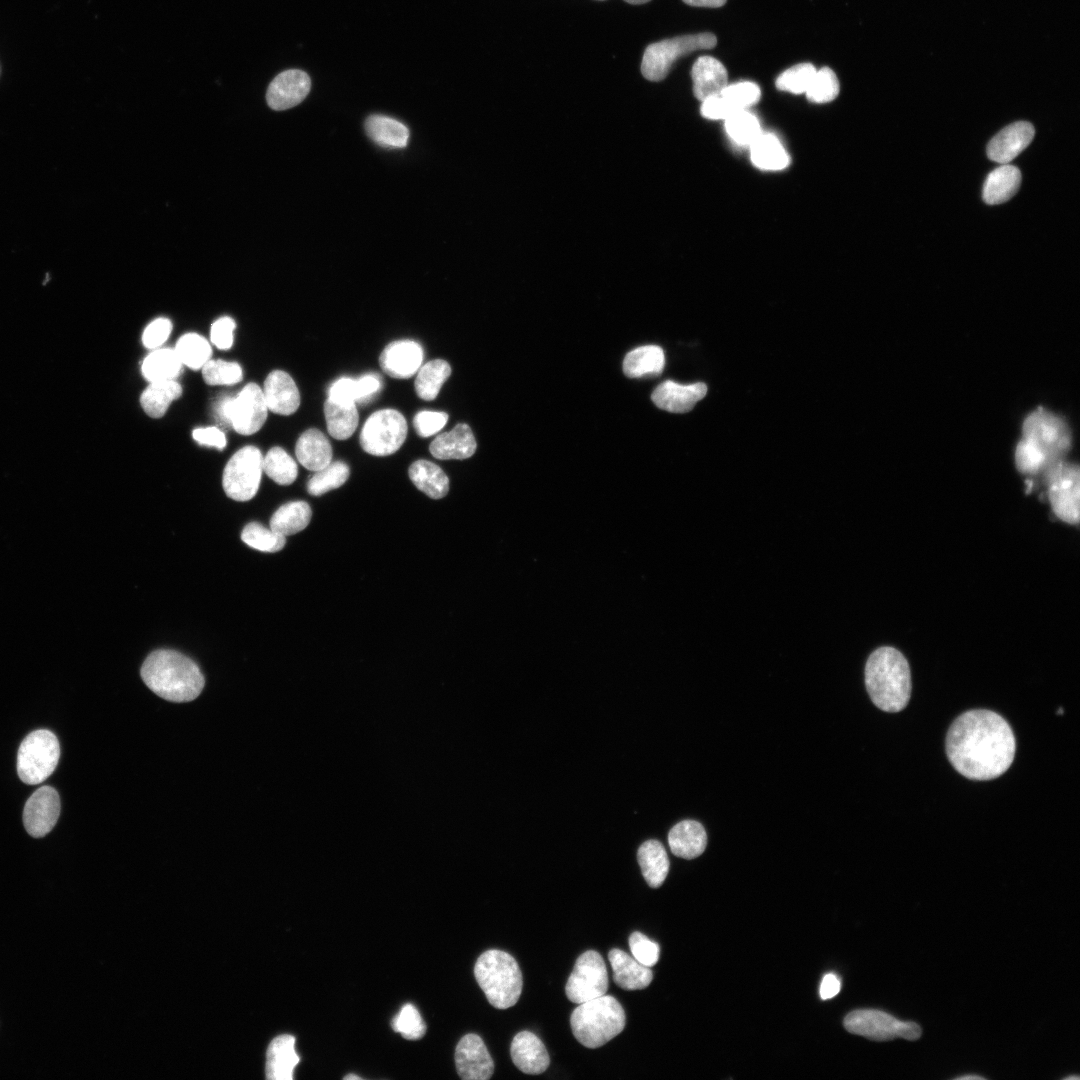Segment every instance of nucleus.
Masks as SVG:
<instances>
[{"label":"nucleus","instance_id":"obj_1","mask_svg":"<svg viewBox=\"0 0 1080 1080\" xmlns=\"http://www.w3.org/2000/svg\"><path fill=\"white\" fill-rule=\"evenodd\" d=\"M1016 742L1004 718L990 710H970L960 715L946 736V753L952 766L971 780H991L1008 770Z\"/></svg>","mask_w":1080,"mask_h":1080},{"label":"nucleus","instance_id":"obj_2","mask_svg":"<svg viewBox=\"0 0 1080 1080\" xmlns=\"http://www.w3.org/2000/svg\"><path fill=\"white\" fill-rule=\"evenodd\" d=\"M140 674L150 690L171 702L192 701L205 685L197 664L174 650L161 649L149 654Z\"/></svg>","mask_w":1080,"mask_h":1080},{"label":"nucleus","instance_id":"obj_3","mask_svg":"<svg viewBox=\"0 0 1080 1080\" xmlns=\"http://www.w3.org/2000/svg\"><path fill=\"white\" fill-rule=\"evenodd\" d=\"M865 685L879 709L886 712L904 709L911 694L910 668L904 655L888 646L872 652L865 666Z\"/></svg>","mask_w":1080,"mask_h":1080},{"label":"nucleus","instance_id":"obj_4","mask_svg":"<svg viewBox=\"0 0 1080 1080\" xmlns=\"http://www.w3.org/2000/svg\"><path fill=\"white\" fill-rule=\"evenodd\" d=\"M625 1022L622 1005L606 994L579 1004L570 1017L574 1037L587 1048L609 1042L623 1031Z\"/></svg>","mask_w":1080,"mask_h":1080},{"label":"nucleus","instance_id":"obj_5","mask_svg":"<svg viewBox=\"0 0 1080 1080\" xmlns=\"http://www.w3.org/2000/svg\"><path fill=\"white\" fill-rule=\"evenodd\" d=\"M474 975L488 1002L497 1009L514 1006L522 992V973L509 953L491 949L483 952L474 966Z\"/></svg>","mask_w":1080,"mask_h":1080},{"label":"nucleus","instance_id":"obj_6","mask_svg":"<svg viewBox=\"0 0 1080 1080\" xmlns=\"http://www.w3.org/2000/svg\"><path fill=\"white\" fill-rule=\"evenodd\" d=\"M60 757V745L54 733L40 729L28 734L17 754L19 778L28 785L45 781L55 770Z\"/></svg>","mask_w":1080,"mask_h":1080},{"label":"nucleus","instance_id":"obj_7","mask_svg":"<svg viewBox=\"0 0 1080 1080\" xmlns=\"http://www.w3.org/2000/svg\"><path fill=\"white\" fill-rule=\"evenodd\" d=\"M716 44L712 33L683 35L650 44L643 54L642 75L649 81H661L677 59L697 50L714 48Z\"/></svg>","mask_w":1080,"mask_h":1080},{"label":"nucleus","instance_id":"obj_8","mask_svg":"<svg viewBox=\"0 0 1080 1080\" xmlns=\"http://www.w3.org/2000/svg\"><path fill=\"white\" fill-rule=\"evenodd\" d=\"M218 418L230 424L241 435H251L261 429L267 418V405L262 389L255 383L243 387L236 397L224 396L216 406Z\"/></svg>","mask_w":1080,"mask_h":1080},{"label":"nucleus","instance_id":"obj_9","mask_svg":"<svg viewBox=\"0 0 1080 1080\" xmlns=\"http://www.w3.org/2000/svg\"><path fill=\"white\" fill-rule=\"evenodd\" d=\"M407 437L405 417L395 409H381L365 421L360 433V445L374 456L395 453Z\"/></svg>","mask_w":1080,"mask_h":1080},{"label":"nucleus","instance_id":"obj_10","mask_svg":"<svg viewBox=\"0 0 1080 1080\" xmlns=\"http://www.w3.org/2000/svg\"><path fill=\"white\" fill-rule=\"evenodd\" d=\"M1048 498L1054 514L1068 524L1079 522V468L1059 460L1045 471Z\"/></svg>","mask_w":1080,"mask_h":1080},{"label":"nucleus","instance_id":"obj_11","mask_svg":"<svg viewBox=\"0 0 1080 1080\" xmlns=\"http://www.w3.org/2000/svg\"><path fill=\"white\" fill-rule=\"evenodd\" d=\"M263 456L255 446L239 449L227 462L222 477L226 495L235 501L252 499L259 488Z\"/></svg>","mask_w":1080,"mask_h":1080},{"label":"nucleus","instance_id":"obj_12","mask_svg":"<svg viewBox=\"0 0 1080 1080\" xmlns=\"http://www.w3.org/2000/svg\"><path fill=\"white\" fill-rule=\"evenodd\" d=\"M1023 438L1035 445L1049 465L1062 460L1070 447V433L1064 421L1040 408L1030 413L1023 423Z\"/></svg>","mask_w":1080,"mask_h":1080},{"label":"nucleus","instance_id":"obj_13","mask_svg":"<svg viewBox=\"0 0 1080 1080\" xmlns=\"http://www.w3.org/2000/svg\"><path fill=\"white\" fill-rule=\"evenodd\" d=\"M845 1029L874 1041H887L896 1037L916 1040L921 1036V1028L915 1022H903L892 1015L875 1009H862L850 1012L844 1019Z\"/></svg>","mask_w":1080,"mask_h":1080},{"label":"nucleus","instance_id":"obj_14","mask_svg":"<svg viewBox=\"0 0 1080 1080\" xmlns=\"http://www.w3.org/2000/svg\"><path fill=\"white\" fill-rule=\"evenodd\" d=\"M609 987L606 964L594 950L582 953L565 986L567 998L576 1004L605 995Z\"/></svg>","mask_w":1080,"mask_h":1080},{"label":"nucleus","instance_id":"obj_15","mask_svg":"<svg viewBox=\"0 0 1080 1080\" xmlns=\"http://www.w3.org/2000/svg\"><path fill=\"white\" fill-rule=\"evenodd\" d=\"M58 792L50 786L37 789L27 800L23 810V823L28 834L35 838L47 835L55 826L60 814Z\"/></svg>","mask_w":1080,"mask_h":1080},{"label":"nucleus","instance_id":"obj_16","mask_svg":"<svg viewBox=\"0 0 1080 1080\" xmlns=\"http://www.w3.org/2000/svg\"><path fill=\"white\" fill-rule=\"evenodd\" d=\"M458 1075L464 1080H487L494 1072V1062L480 1036L464 1035L455 1049Z\"/></svg>","mask_w":1080,"mask_h":1080},{"label":"nucleus","instance_id":"obj_17","mask_svg":"<svg viewBox=\"0 0 1080 1080\" xmlns=\"http://www.w3.org/2000/svg\"><path fill=\"white\" fill-rule=\"evenodd\" d=\"M311 88L309 75L297 69L278 74L269 84L266 101L273 110L281 111L301 103Z\"/></svg>","mask_w":1080,"mask_h":1080},{"label":"nucleus","instance_id":"obj_18","mask_svg":"<svg viewBox=\"0 0 1080 1080\" xmlns=\"http://www.w3.org/2000/svg\"><path fill=\"white\" fill-rule=\"evenodd\" d=\"M421 345L412 340L389 343L379 357L382 370L397 379H407L417 373L423 362Z\"/></svg>","mask_w":1080,"mask_h":1080},{"label":"nucleus","instance_id":"obj_19","mask_svg":"<svg viewBox=\"0 0 1080 1080\" xmlns=\"http://www.w3.org/2000/svg\"><path fill=\"white\" fill-rule=\"evenodd\" d=\"M1034 127L1026 121L1012 123L998 132L987 145L990 160L1008 164L1033 140Z\"/></svg>","mask_w":1080,"mask_h":1080},{"label":"nucleus","instance_id":"obj_20","mask_svg":"<svg viewBox=\"0 0 1080 1080\" xmlns=\"http://www.w3.org/2000/svg\"><path fill=\"white\" fill-rule=\"evenodd\" d=\"M706 393L707 386L702 382L682 385L666 380L654 389L651 399L662 410L672 413H686L691 411L696 403L705 397Z\"/></svg>","mask_w":1080,"mask_h":1080},{"label":"nucleus","instance_id":"obj_21","mask_svg":"<svg viewBox=\"0 0 1080 1080\" xmlns=\"http://www.w3.org/2000/svg\"><path fill=\"white\" fill-rule=\"evenodd\" d=\"M510 1054L515 1066L525 1074H541L550 1064L543 1042L530 1031H521L514 1036Z\"/></svg>","mask_w":1080,"mask_h":1080},{"label":"nucleus","instance_id":"obj_22","mask_svg":"<svg viewBox=\"0 0 1080 1080\" xmlns=\"http://www.w3.org/2000/svg\"><path fill=\"white\" fill-rule=\"evenodd\" d=\"M263 396L268 410L275 414L291 415L300 405V393L292 377L274 370L265 379Z\"/></svg>","mask_w":1080,"mask_h":1080},{"label":"nucleus","instance_id":"obj_23","mask_svg":"<svg viewBox=\"0 0 1080 1080\" xmlns=\"http://www.w3.org/2000/svg\"><path fill=\"white\" fill-rule=\"evenodd\" d=\"M693 92L695 97L703 101L711 96L719 95L728 85V74L725 66L712 56H700L691 69Z\"/></svg>","mask_w":1080,"mask_h":1080},{"label":"nucleus","instance_id":"obj_24","mask_svg":"<svg viewBox=\"0 0 1080 1080\" xmlns=\"http://www.w3.org/2000/svg\"><path fill=\"white\" fill-rule=\"evenodd\" d=\"M477 443L471 428L464 423L457 424L452 430L439 434L429 446V451L437 459L463 460L471 457Z\"/></svg>","mask_w":1080,"mask_h":1080},{"label":"nucleus","instance_id":"obj_25","mask_svg":"<svg viewBox=\"0 0 1080 1080\" xmlns=\"http://www.w3.org/2000/svg\"><path fill=\"white\" fill-rule=\"evenodd\" d=\"M608 959L613 971V980L624 990H640L649 986L653 979L650 967L639 963L621 949L613 948L608 952Z\"/></svg>","mask_w":1080,"mask_h":1080},{"label":"nucleus","instance_id":"obj_26","mask_svg":"<svg viewBox=\"0 0 1080 1080\" xmlns=\"http://www.w3.org/2000/svg\"><path fill=\"white\" fill-rule=\"evenodd\" d=\"M299 1060L294 1036L282 1034L275 1037L267 1049L266 1077L270 1080H291Z\"/></svg>","mask_w":1080,"mask_h":1080},{"label":"nucleus","instance_id":"obj_27","mask_svg":"<svg viewBox=\"0 0 1080 1080\" xmlns=\"http://www.w3.org/2000/svg\"><path fill=\"white\" fill-rule=\"evenodd\" d=\"M668 844L675 856L690 860L705 851L707 835L699 822L683 820L669 831Z\"/></svg>","mask_w":1080,"mask_h":1080},{"label":"nucleus","instance_id":"obj_28","mask_svg":"<svg viewBox=\"0 0 1080 1080\" xmlns=\"http://www.w3.org/2000/svg\"><path fill=\"white\" fill-rule=\"evenodd\" d=\"M295 454L306 469L316 472L332 461V447L327 437L318 429L310 428L298 438Z\"/></svg>","mask_w":1080,"mask_h":1080},{"label":"nucleus","instance_id":"obj_29","mask_svg":"<svg viewBox=\"0 0 1080 1080\" xmlns=\"http://www.w3.org/2000/svg\"><path fill=\"white\" fill-rule=\"evenodd\" d=\"M1020 183V170L1002 164L988 174L983 186V200L989 205L1004 203L1017 193Z\"/></svg>","mask_w":1080,"mask_h":1080},{"label":"nucleus","instance_id":"obj_30","mask_svg":"<svg viewBox=\"0 0 1080 1080\" xmlns=\"http://www.w3.org/2000/svg\"><path fill=\"white\" fill-rule=\"evenodd\" d=\"M637 859L646 883L652 888L660 887L669 872V858L661 842L645 841L638 849Z\"/></svg>","mask_w":1080,"mask_h":1080},{"label":"nucleus","instance_id":"obj_31","mask_svg":"<svg viewBox=\"0 0 1080 1080\" xmlns=\"http://www.w3.org/2000/svg\"><path fill=\"white\" fill-rule=\"evenodd\" d=\"M409 477L413 484L432 499H440L449 491V479L435 463L420 459L409 467Z\"/></svg>","mask_w":1080,"mask_h":1080},{"label":"nucleus","instance_id":"obj_32","mask_svg":"<svg viewBox=\"0 0 1080 1080\" xmlns=\"http://www.w3.org/2000/svg\"><path fill=\"white\" fill-rule=\"evenodd\" d=\"M365 131L383 147L403 148L409 139V130L403 123L384 115H370L365 121Z\"/></svg>","mask_w":1080,"mask_h":1080},{"label":"nucleus","instance_id":"obj_33","mask_svg":"<svg viewBox=\"0 0 1080 1080\" xmlns=\"http://www.w3.org/2000/svg\"><path fill=\"white\" fill-rule=\"evenodd\" d=\"M665 365L664 351L657 345H644L633 349L623 360V372L627 377L659 375Z\"/></svg>","mask_w":1080,"mask_h":1080},{"label":"nucleus","instance_id":"obj_34","mask_svg":"<svg viewBox=\"0 0 1080 1080\" xmlns=\"http://www.w3.org/2000/svg\"><path fill=\"white\" fill-rule=\"evenodd\" d=\"M752 163L763 170H781L789 164V156L779 139L770 133L760 135L750 145Z\"/></svg>","mask_w":1080,"mask_h":1080},{"label":"nucleus","instance_id":"obj_35","mask_svg":"<svg viewBox=\"0 0 1080 1080\" xmlns=\"http://www.w3.org/2000/svg\"><path fill=\"white\" fill-rule=\"evenodd\" d=\"M181 395L182 387L175 380L150 382L141 394L140 404L148 416L161 418Z\"/></svg>","mask_w":1080,"mask_h":1080},{"label":"nucleus","instance_id":"obj_36","mask_svg":"<svg viewBox=\"0 0 1080 1080\" xmlns=\"http://www.w3.org/2000/svg\"><path fill=\"white\" fill-rule=\"evenodd\" d=\"M324 415L329 434L337 440L348 439L358 426L356 403L342 404L327 398Z\"/></svg>","mask_w":1080,"mask_h":1080},{"label":"nucleus","instance_id":"obj_37","mask_svg":"<svg viewBox=\"0 0 1080 1080\" xmlns=\"http://www.w3.org/2000/svg\"><path fill=\"white\" fill-rule=\"evenodd\" d=\"M312 511L308 503L304 501H292L280 506L270 519V528L283 535L289 536L304 530L309 524Z\"/></svg>","mask_w":1080,"mask_h":1080},{"label":"nucleus","instance_id":"obj_38","mask_svg":"<svg viewBox=\"0 0 1080 1080\" xmlns=\"http://www.w3.org/2000/svg\"><path fill=\"white\" fill-rule=\"evenodd\" d=\"M450 374L451 367L443 359H435L425 363L417 371L415 379L414 387L417 396L426 401L434 400Z\"/></svg>","mask_w":1080,"mask_h":1080},{"label":"nucleus","instance_id":"obj_39","mask_svg":"<svg viewBox=\"0 0 1080 1080\" xmlns=\"http://www.w3.org/2000/svg\"><path fill=\"white\" fill-rule=\"evenodd\" d=\"M182 362L175 350L163 348L151 352L143 361L142 373L149 382L174 380Z\"/></svg>","mask_w":1080,"mask_h":1080},{"label":"nucleus","instance_id":"obj_40","mask_svg":"<svg viewBox=\"0 0 1080 1080\" xmlns=\"http://www.w3.org/2000/svg\"><path fill=\"white\" fill-rule=\"evenodd\" d=\"M263 472L280 485L293 483L298 475L295 460L281 447L271 448L263 457Z\"/></svg>","mask_w":1080,"mask_h":1080},{"label":"nucleus","instance_id":"obj_41","mask_svg":"<svg viewBox=\"0 0 1080 1080\" xmlns=\"http://www.w3.org/2000/svg\"><path fill=\"white\" fill-rule=\"evenodd\" d=\"M175 351L182 364L193 370L202 368L212 355L208 341L196 333L182 335L177 341Z\"/></svg>","mask_w":1080,"mask_h":1080},{"label":"nucleus","instance_id":"obj_42","mask_svg":"<svg viewBox=\"0 0 1080 1080\" xmlns=\"http://www.w3.org/2000/svg\"><path fill=\"white\" fill-rule=\"evenodd\" d=\"M349 475L350 469L345 462L331 461L326 467L316 471L310 477L307 483V491L313 496H320L342 486Z\"/></svg>","mask_w":1080,"mask_h":1080},{"label":"nucleus","instance_id":"obj_43","mask_svg":"<svg viewBox=\"0 0 1080 1080\" xmlns=\"http://www.w3.org/2000/svg\"><path fill=\"white\" fill-rule=\"evenodd\" d=\"M724 121L728 136L740 146H750L761 133L759 120L747 109L734 112Z\"/></svg>","mask_w":1080,"mask_h":1080},{"label":"nucleus","instance_id":"obj_44","mask_svg":"<svg viewBox=\"0 0 1080 1080\" xmlns=\"http://www.w3.org/2000/svg\"><path fill=\"white\" fill-rule=\"evenodd\" d=\"M241 539L248 546L262 552H277L286 542L285 536L257 522H251L243 528Z\"/></svg>","mask_w":1080,"mask_h":1080},{"label":"nucleus","instance_id":"obj_45","mask_svg":"<svg viewBox=\"0 0 1080 1080\" xmlns=\"http://www.w3.org/2000/svg\"><path fill=\"white\" fill-rule=\"evenodd\" d=\"M839 89V81L835 72L829 67H823L816 70L805 93L807 99L813 103H827L837 97Z\"/></svg>","mask_w":1080,"mask_h":1080},{"label":"nucleus","instance_id":"obj_46","mask_svg":"<svg viewBox=\"0 0 1080 1080\" xmlns=\"http://www.w3.org/2000/svg\"><path fill=\"white\" fill-rule=\"evenodd\" d=\"M816 68L811 63H799L783 71L776 79V87L793 94L805 93L814 77Z\"/></svg>","mask_w":1080,"mask_h":1080},{"label":"nucleus","instance_id":"obj_47","mask_svg":"<svg viewBox=\"0 0 1080 1080\" xmlns=\"http://www.w3.org/2000/svg\"><path fill=\"white\" fill-rule=\"evenodd\" d=\"M391 1026L405 1039L417 1040L426 1032V1025L417 1008L411 1003L404 1004L392 1019Z\"/></svg>","mask_w":1080,"mask_h":1080},{"label":"nucleus","instance_id":"obj_48","mask_svg":"<svg viewBox=\"0 0 1080 1080\" xmlns=\"http://www.w3.org/2000/svg\"><path fill=\"white\" fill-rule=\"evenodd\" d=\"M202 376L208 385H233L242 380V368L236 362L208 360L202 367Z\"/></svg>","mask_w":1080,"mask_h":1080},{"label":"nucleus","instance_id":"obj_49","mask_svg":"<svg viewBox=\"0 0 1080 1080\" xmlns=\"http://www.w3.org/2000/svg\"><path fill=\"white\" fill-rule=\"evenodd\" d=\"M721 95L735 111H740L756 104L760 100L761 90L757 84L743 81L727 85Z\"/></svg>","mask_w":1080,"mask_h":1080},{"label":"nucleus","instance_id":"obj_50","mask_svg":"<svg viewBox=\"0 0 1080 1080\" xmlns=\"http://www.w3.org/2000/svg\"><path fill=\"white\" fill-rule=\"evenodd\" d=\"M1015 461L1018 470L1024 474H1036L1050 466L1044 454L1024 438L1017 444Z\"/></svg>","mask_w":1080,"mask_h":1080},{"label":"nucleus","instance_id":"obj_51","mask_svg":"<svg viewBox=\"0 0 1080 1080\" xmlns=\"http://www.w3.org/2000/svg\"><path fill=\"white\" fill-rule=\"evenodd\" d=\"M629 947L633 958L644 966L652 967L659 959L660 948L656 942L651 941L639 931L633 932L629 937Z\"/></svg>","mask_w":1080,"mask_h":1080},{"label":"nucleus","instance_id":"obj_52","mask_svg":"<svg viewBox=\"0 0 1080 1080\" xmlns=\"http://www.w3.org/2000/svg\"><path fill=\"white\" fill-rule=\"evenodd\" d=\"M328 398L342 404H352L363 400L359 379L340 378L328 390Z\"/></svg>","mask_w":1080,"mask_h":1080},{"label":"nucleus","instance_id":"obj_53","mask_svg":"<svg viewBox=\"0 0 1080 1080\" xmlns=\"http://www.w3.org/2000/svg\"><path fill=\"white\" fill-rule=\"evenodd\" d=\"M448 418L445 412L423 410L414 416L413 426L420 437L426 438L439 432Z\"/></svg>","mask_w":1080,"mask_h":1080},{"label":"nucleus","instance_id":"obj_54","mask_svg":"<svg viewBox=\"0 0 1080 1080\" xmlns=\"http://www.w3.org/2000/svg\"><path fill=\"white\" fill-rule=\"evenodd\" d=\"M172 323L167 318H158L151 322L143 332L142 341L149 349L162 345L169 337Z\"/></svg>","mask_w":1080,"mask_h":1080},{"label":"nucleus","instance_id":"obj_55","mask_svg":"<svg viewBox=\"0 0 1080 1080\" xmlns=\"http://www.w3.org/2000/svg\"><path fill=\"white\" fill-rule=\"evenodd\" d=\"M236 325L232 318L221 317L211 326V342L219 349H229L233 344V332Z\"/></svg>","mask_w":1080,"mask_h":1080},{"label":"nucleus","instance_id":"obj_56","mask_svg":"<svg viewBox=\"0 0 1080 1080\" xmlns=\"http://www.w3.org/2000/svg\"><path fill=\"white\" fill-rule=\"evenodd\" d=\"M700 112L703 117L711 120H725L736 112L726 99L721 95L711 96L702 101Z\"/></svg>","mask_w":1080,"mask_h":1080},{"label":"nucleus","instance_id":"obj_57","mask_svg":"<svg viewBox=\"0 0 1080 1080\" xmlns=\"http://www.w3.org/2000/svg\"><path fill=\"white\" fill-rule=\"evenodd\" d=\"M192 436L202 445L217 447L220 450L226 446L225 434L217 427L194 429Z\"/></svg>","mask_w":1080,"mask_h":1080},{"label":"nucleus","instance_id":"obj_58","mask_svg":"<svg viewBox=\"0 0 1080 1080\" xmlns=\"http://www.w3.org/2000/svg\"><path fill=\"white\" fill-rule=\"evenodd\" d=\"M841 988L840 980L834 974L824 976L820 986V997L830 999L838 994Z\"/></svg>","mask_w":1080,"mask_h":1080},{"label":"nucleus","instance_id":"obj_59","mask_svg":"<svg viewBox=\"0 0 1080 1080\" xmlns=\"http://www.w3.org/2000/svg\"><path fill=\"white\" fill-rule=\"evenodd\" d=\"M727 0H683L684 3L696 7H721Z\"/></svg>","mask_w":1080,"mask_h":1080},{"label":"nucleus","instance_id":"obj_60","mask_svg":"<svg viewBox=\"0 0 1080 1080\" xmlns=\"http://www.w3.org/2000/svg\"><path fill=\"white\" fill-rule=\"evenodd\" d=\"M343 1079L344 1080H355V1079L356 1080H362L363 1078L361 1076H359V1075L354 1074V1073H349L346 1076H344Z\"/></svg>","mask_w":1080,"mask_h":1080},{"label":"nucleus","instance_id":"obj_61","mask_svg":"<svg viewBox=\"0 0 1080 1080\" xmlns=\"http://www.w3.org/2000/svg\"><path fill=\"white\" fill-rule=\"evenodd\" d=\"M624 1L627 2V3H630V4L638 5V4L647 3V2H649L651 0H624Z\"/></svg>","mask_w":1080,"mask_h":1080},{"label":"nucleus","instance_id":"obj_62","mask_svg":"<svg viewBox=\"0 0 1080 1080\" xmlns=\"http://www.w3.org/2000/svg\"><path fill=\"white\" fill-rule=\"evenodd\" d=\"M957 1079H961V1080L962 1079H983V1077H981L979 1075H965V1076L957 1077Z\"/></svg>","mask_w":1080,"mask_h":1080},{"label":"nucleus","instance_id":"obj_63","mask_svg":"<svg viewBox=\"0 0 1080 1080\" xmlns=\"http://www.w3.org/2000/svg\"><path fill=\"white\" fill-rule=\"evenodd\" d=\"M1065 1079H1076V1080H1078V1079H1079V1076H1069V1077H1067V1078H1065Z\"/></svg>","mask_w":1080,"mask_h":1080},{"label":"nucleus","instance_id":"obj_64","mask_svg":"<svg viewBox=\"0 0 1080 1080\" xmlns=\"http://www.w3.org/2000/svg\"><path fill=\"white\" fill-rule=\"evenodd\" d=\"M600 1H603V0H600Z\"/></svg>","mask_w":1080,"mask_h":1080}]
</instances>
